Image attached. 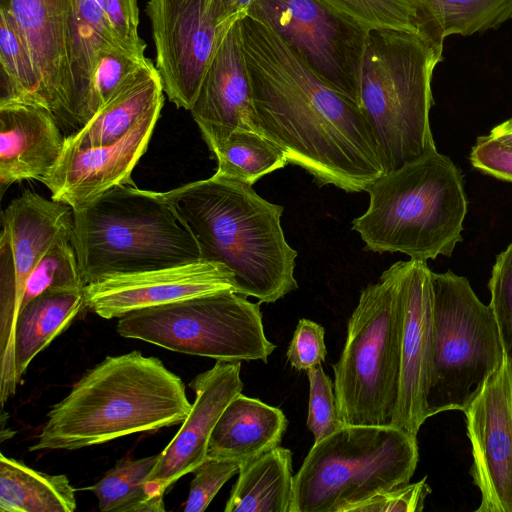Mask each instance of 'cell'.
Returning <instances> with one entry per match:
<instances>
[{
	"instance_id": "obj_1",
	"label": "cell",
	"mask_w": 512,
	"mask_h": 512,
	"mask_svg": "<svg viewBox=\"0 0 512 512\" xmlns=\"http://www.w3.org/2000/svg\"><path fill=\"white\" fill-rule=\"evenodd\" d=\"M239 27L261 134L319 186L365 191L384 168L359 106L325 83L266 22L247 15Z\"/></svg>"
},
{
	"instance_id": "obj_2",
	"label": "cell",
	"mask_w": 512,
	"mask_h": 512,
	"mask_svg": "<svg viewBox=\"0 0 512 512\" xmlns=\"http://www.w3.org/2000/svg\"><path fill=\"white\" fill-rule=\"evenodd\" d=\"M163 195L194 237L201 260L229 268L238 294L274 303L298 288L297 251L284 236L282 206L216 173Z\"/></svg>"
},
{
	"instance_id": "obj_3",
	"label": "cell",
	"mask_w": 512,
	"mask_h": 512,
	"mask_svg": "<svg viewBox=\"0 0 512 512\" xmlns=\"http://www.w3.org/2000/svg\"><path fill=\"white\" fill-rule=\"evenodd\" d=\"M192 404L163 362L140 351L107 356L47 415L30 451L76 450L182 423Z\"/></svg>"
},
{
	"instance_id": "obj_4",
	"label": "cell",
	"mask_w": 512,
	"mask_h": 512,
	"mask_svg": "<svg viewBox=\"0 0 512 512\" xmlns=\"http://www.w3.org/2000/svg\"><path fill=\"white\" fill-rule=\"evenodd\" d=\"M365 191L368 208L352 221L365 250L427 261L451 256L463 240V176L447 156L435 151L382 174Z\"/></svg>"
},
{
	"instance_id": "obj_5",
	"label": "cell",
	"mask_w": 512,
	"mask_h": 512,
	"mask_svg": "<svg viewBox=\"0 0 512 512\" xmlns=\"http://www.w3.org/2000/svg\"><path fill=\"white\" fill-rule=\"evenodd\" d=\"M443 45L414 32L367 33L359 108L370 126L384 173L436 150L430 128L431 82Z\"/></svg>"
},
{
	"instance_id": "obj_6",
	"label": "cell",
	"mask_w": 512,
	"mask_h": 512,
	"mask_svg": "<svg viewBox=\"0 0 512 512\" xmlns=\"http://www.w3.org/2000/svg\"><path fill=\"white\" fill-rule=\"evenodd\" d=\"M73 211L71 243L85 286L108 275L201 260L163 192L120 185Z\"/></svg>"
},
{
	"instance_id": "obj_7",
	"label": "cell",
	"mask_w": 512,
	"mask_h": 512,
	"mask_svg": "<svg viewBox=\"0 0 512 512\" xmlns=\"http://www.w3.org/2000/svg\"><path fill=\"white\" fill-rule=\"evenodd\" d=\"M418 460L417 437L396 426L344 424L308 452L294 475L290 512H348L409 483Z\"/></svg>"
},
{
	"instance_id": "obj_8",
	"label": "cell",
	"mask_w": 512,
	"mask_h": 512,
	"mask_svg": "<svg viewBox=\"0 0 512 512\" xmlns=\"http://www.w3.org/2000/svg\"><path fill=\"white\" fill-rule=\"evenodd\" d=\"M402 307L394 264L362 289L333 364L334 391L344 424L391 426L400 383Z\"/></svg>"
},
{
	"instance_id": "obj_9",
	"label": "cell",
	"mask_w": 512,
	"mask_h": 512,
	"mask_svg": "<svg viewBox=\"0 0 512 512\" xmlns=\"http://www.w3.org/2000/svg\"><path fill=\"white\" fill-rule=\"evenodd\" d=\"M434 313V364L427 416L464 411L505 356L491 307L475 294L467 278L451 271L431 274Z\"/></svg>"
},
{
	"instance_id": "obj_10",
	"label": "cell",
	"mask_w": 512,
	"mask_h": 512,
	"mask_svg": "<svg viewBox=\"0 0 512 512\" xmlns=\"http://www.w3.org/2000/svg\"><path fill=\"white\" fill-rule=\"evenodd\" d=\"M259 304L219 292L132 311L119 318L116 330L178 353L267 363L276 345L265 335Z\"/></svg>"
},
{
	"instance_id": "obj_11",
	"label": "cell",
	"mask_w": 512,
	"mask_h": 512,
	"mask_svg": "<svg viewBox=\"0 0 512 512\" xmlns=\"http://www.w3.org/2000/svg\"><path fill=\"white\" fill-rule=\"evenodd\" d=\"M73 209L29 190L2 211L0 237V400L16 392L15 327L26 281L56 241L71 238Z\"/></svg>"
},
{
	"instance_id": "obj_12",
	"label": "cell",
	"mask_w": 512,
	"mask_h": 512,
	"mask_svg": "<svg viewBox=\"0 0 512 512\" xmlns=\"http://www.w3.org/2000/svg\"><path fill=\"white\" fill-rule=\"evenodd\" d=\"M146 13L164 93L190 110L220 40L238 20L228 17L224 0H149Z\"/></svg>"
},
{
	"instance_id": "obj_13",
	"label": "cell",
	"mask_w": 512,
	"mask_h": 512,
	"mask_svg": "<svg viewBox=\"0 0 512 512\" xmlns=\"http://www.w3.org/2000/svg\"><path fill=\"white\" fill-rule=\"evenodd\" d=\"M247 15L269 24L325 83L359 106L367 33L315 0H254Z\"/></svg>"
},
{
	"instance_id": "obj_14",
	"label": "cell",
	"mask_w": 512,
	"mask_h": 512,
	"mask_svg": "<svg viewBox=\"0 0 512 512\" xmlns=\"http://www.w3.org/2000/svg\"><path fill=\"white\" fill-rule=\"evenodd\" d=\"M402 307L400 383L392 426L417 437L428 419L427 396L434 364L432 271L427 261L394 263Z\"/></svg>"
},
{
	"instance_id": "obj_15",
	"label": "cell",
	"mask_w": 512,
	"mask_h": 512,
	"mask_svg": "<svg viewBox=\"0 0 512 512\" xmlns=\"http://www.w3.org/2000/svg\"><path fill=\"white\" fill-rule=\"evenodd\" d=\"M463 412L473 457L470 474L481 492L476 512H512V361L506 353Z\"/></svg>"
},
{
	"instance_id": "obj_16",
	"label": "cell",
	"mask_w": 512,
	"mask_h": 512,
	"mask_svg": "<svg viewBox=\"0 0 512 512\" xmlns=\"http://www.w3.org/2000/svg\"><path fill=\"white\" fill-rule=\"evenodd\" d=\"M236 291L233 273L218 262L198 260L171 267L108 275L84 287L86 307L102 318L180 300Z\"/></svg>"
},
{
	"instance_id": "obj_17",
	"label": "cell",
	"mask_w": 512,
	"mask_h": 512,
	"mask_svg": "<svg viewBox=\"0 0 512 512\" xmlns=\"http://www.w3.org/2000/svg\"><path fill=\"white\" fill-rule=\"evenodd\" d=\"M161 109L151 111L112 144L86 149L64 145L40 181L51 199L78 210L116 186L133 185L132 171L147 150Z\"/></svg>"
},
{
	"instance_id": "obj_18",
	"label": "cell",
	"mask_w": 512,
	"mask_h": 512,
	"mask_svg": "<svg viewBox=\"0 0 512 512\" xmlns=\"http://www.w3.org/2000/svg\"><path fill=\"white\" fill-rule=\"evenodd\" d=\"M241 362L216 361L198 374L189 386L196 394L181 428L160 452L148 480L161 491L192 473L206 458L211 433L230 401L243 390Z\"/></svg>"
},
{
	"instance_id": "obj_19",
	"label": "cell",
	"mask_w": 512,
	"mask_h": 512,
	"mask_svg": "<svg viewBox=\"0 0 512 512\" xmlns=\"http://www.w3.org/2000/svg\"><path fill=\"white\" fill-rule=\"evenodd\" d=\"M54 114L21 102L0 103V183L4 189L41 179L59 159L65 144Z\"/></svg>"
},
{
	"instance_id": "obj_20",
	"label": "cell",
	"mask_w": 512,
	"mask_h": 512,
	"mask_svg": "<svg viewBox=\"0 0 512 512\" xmlns=\"http://www.w3.org/2000/svg\"><path fill=\"white\" fill-rule=\"evenodd\" d=\"M194 121L261 133L242 49L239 20L223 35L189 110Z\"/></svg>"
},
{
	"instance_id": "obj_21",
	"label": "cell",
	"mask_w": 512,
	"mask_h": 512,
	"mask_svg": "<svg viewBox=\"0 0 512 512\" xmlns=\"http://www.w3.org/2000/svg\"><path fill=\"white\" fill-rule=\"evenodd\" d=\"M40 80L44 108L59 120L66 80V42L71 0H9Z\"/></svg>"
},
{
	"instance_id": "obj_22",
	"label": "cell",
	"mask_w": 512,
	"mask_h": 512,
	"mask_svg": "<svg viewBox=\"0 0 512 512\" xmlns=\"http://www.w3.org/2000/svg\"><path fill=\"white\" fill-rule=\"evenodd\" d=\"M71 1L64 99L58 123L61 128L79 130L83 127L91 77L100 51L108 47L129 49L95 0Z\"/></svg>"
},
{
	"instance_id": "obj_23",
	"label": "cell",
	"mask_w": 512,
	"mask_h": 512,
	"mask_svg": "<svg viewBox=\"0 0 512 512\" xmlns=\"http://www.w3.org/2000/svg\"><path fill=\"white\" fill-rule=\"evenodd\" d=\"M287 424L279 408L240 393L218 419L208 442L207 457L242 465L279 446Z\"/></svg>"
},
{
	"instance_id": "obj_24",
	"label": "cell",
	"mask_w": 512,
	"mask_h": 512,
	"mask_svg": "<svg viewBox=\"0 0 512 512\" xmlns=\"http://www.w3.org/2000/svg\"><path fill=\"white\" fill-rule=\"evenodd\" d=\"M163 85L149 60L130 75L78 131L65 138V146L81 149L109 145L125 136L143 117L163 106Z\"/></svg>"
},
{
	"instance_id": "obj_25",
	"label": "cell",
	"mask_w": 512,
	"mask_h": 512,
	"mask_svg": "<svg viewBox=\"0 0 512 512\" xmlns=\"http://www.w3.org/2000/svg\"><path fill=\"white\" fill-rule=\"evenodd\" d=\"M292 452L280 445L243 463L225 512H290Z\"/></svg>"
},
{
	"instance_id": "obj_26",
	"label": "cell",
	"mask_w": 512,
	"mask_h": 512,
	"mask_svg": "<svg viewBox=\"0 0 512 512\" xmlns=\"http://www.w3.org/2000/svg\"><path fill=\"white\" fill-rule=\"evenodd\" d=\"M86 307L83 290H52L25 304L18 315L14 354L20 382L31 361Z\"/></svg>"
},
{
	"instance_id": "obj_27",
	"label": "cell",
	"mask_w": 512,
	"mask_h": 512,
	"mask_svg": "<svg viewBox=\"0 0 512 512\" xmlns=\"http://www.w3.org/2000/svg\"><path fill=\"white\" fill-rule=\"evenodd\" d=\"M197 126L218 162V175L253 186L288 164L281 149L261 133L206 123Z\"/></svg>"
},
{
	"instance_id": "obj_28",
	"label": "cell",
	"mask_w": 512,
	"mask_h": 512,
	"mask_svg": "<svg viewBox=\"0 0 512 512\" xmlns=\"http://www.w3.org/2000/svg\"><path fill=\"white\" fill-rule=\"evenodd\" d=\"M75 490L64 474L50 475L0 454L1 512H73Z\"/></svg>"
},
{
	"instance_id": "obj_29",
	"label": "cell",
	"mask_w": 512,
	"mask_h": 512,
	"mask_svg": "<svg viewBox=\"0 0 512 512\" xmlns=\"http://www.w3.org/2000/svg\"><path fill=\"white\" fill-rule=\"evenodd\" d=\"M365 33L393 29L421 34L444 45L440 25L418 0H315Z\"/></svg>"
},
{
	"instance_id": "obj_30",
	"label": "cell",
	"mask_w": 512,
	"mask_h": 512,
	"mask_svg": "<svg viewBox=\"0 0 512 512\" xmlns=\"http://www.w3.org/2000/svg\"><path fill=\"white\" fill-rule=\"evenodd\" d=\"M160 453L139 459L124 458L94 485L102 512H164V492L148 480Z\"/></svg>"
},
{
	"instance_id": "obj_31",
	"label": "cell",
	"mask_w": 512,
	"mask_h": 512,
	"mask_svg": "<svg viewBox=\"0 0 512 512\" xmlns=\"http://www.w3.org/2000/svg\"><path fill=\"white\" fill-rule=\"evenodd\" d=\"M0 103L43 106L40 80L28 46L12 13L0 8Z\"/></svg>"
},
{
	"instance_id": "obj_32",
	"label": "cell",
	"mask_w": 512,
	"mask_h": 512,
	"mask_svg": "<svg viewBox=\"0 0 512 512\" xmlns=\"http://www.w3.org/2000/svg\"><path fill=\"white\" fill-rule=\"evenodd\" d=\"M435 18L444 38L468 36L512 19V0H418Z\"/></svg>"
},
{
	"instance_id": "obj_33",
	"label": "cell",
	"mask_w": 512,
	"mask_h": 512,
	"mask_svg": "<svg viewBox=\"0 0 512 512\" xmlns=\"http://www.w3.org/2000/svg\"><path fill=\"white\" fill-rule=\"evenodd\" d=\"M84 287L71 238H63L49 247L29 275L21 308L44 292Z\"/></svg>"
},
{
	"instance_id": "obj_34",
	"label": "cell",
	"mask_w": 512,
	"mask_h": 512,
	"mask_svg": "<svg viewBox=\"0 0 512 512\" xmlns=\"http://www.w3.org/2000/svg\"><path fill=\"white\" fill-rule=\"evenodd\" d=\"M149 60L124 47L102 49L91 77L83 126L109 100L119 86Z\"/></svg>"
},
{
	"instance_id": "obj_35",
	"label": "cell",
	"mask_w": 512,
	"mask_h": 512,
	"mask_svg": "<svg viewBox=\"0 0 512 512\" xmlns=\"http://www.w3.org/2000/svg\"><path fill=\"white\" fill-rule=\"evenodd\" d=\"M309 405L307 427L313 433L314 443L340 429L344 423L338 414L334 384L321 364L307 370Z\"/></svg>"
},
{
	"instance_id": "obj_36",
	"label": "cell",
	"mask_w": 512,
	"mask_h": 512,
	"mask_svg": "<svg viewBox=\"0 0 512 512\" xmlns=\"http://www.w3.org/2000/svg\"><path fill=\"white\" fill-rule=\"evenodd\" d=\"M489 306L496 319L504 351L512 361V242L497 257L488 284Z\"/></svg>"
},
{
	"instance_id": "obj_37",
	"label": "cell",
	"mask_w": 512,
	"mask_h": 512,
	"mask_svg": "<svg viewBox=\"0 0 512 512\" xmlns=\"http://www.w3.org/2000/svg\"><path fill=\"white\" fill-rule=\"evenodd\" d=\"M240 463L231 460L207 457L192 472L185 512L204 511L222 486L240 470Z\"/></svg>"
},
{
	"instance_id": "obj_38",
	"label": "cell",
	"mask_w": 512,
	"mask_h": 512,
	"mask_svg": "<svg viewBox=\"0 0 512 512\" xmlns=\"http://www.w3.org/2000/svg\"><path fill=\"white\" fill-rule=\"evenodd\" d=\"M426 478L382 491L353 505L348 512H421L432 492Z\"/></svg>"
},
{
	"instance_id": "obj_39",
	"label": "cell",
	"mask_w": 512,
	"mask_h": 512,
	"mask_svg": "<svg viewBox=\"0 0 512 512\" xmlns=\"http://www.w3.org/2000/svg\"><path fill=\"white\" fill-rule=\"evenodd\" d=\"M286 356L296 370L307 371L324 362L327 356L324 327L315 321L300 319Z\"/></svg>"
},
{
	"instance_id": "obj_40",
	"label": "cell",
	"mask_w": 512,
	"mask_h": 512,
	"mask_svg": "<svg viewBox=\"0 0 512 512\" xmlns=\"http://www.w3.org/2000/svg\"><path fill=\"white\" fill-rule=\"evenodd\" d=\"M107 16L118 37L132 52L145 56L146 43L138 33L137 0H95Z\"/></svg>"
},
{
	"instance_id": "obj_41",
	"label": "cell",
	"mask_w": 512,
	"mask_h": 512,
	"mask_svg": "<svg viewBox=\"0 0 512 512\" xmlns=\"http://www.w3.org/2000/svg\"><path fill=\"white\" fill-rule=\"evenodd\" d=\"M472 166L484 174L512 182V147L490 135L478 137L470 153Z\"/></svg>"
},
{
	"instance_id": "obj_42",
	"label": "cell",
	"mask_w": 512,
	"mask_h": 512,
	"mask_svg": "<svg viewBox=\"0 0 512 512\" xmlns=\"http://www.w3.org/2000/svg\"><path fill=\"white\" fill-rule=\"evenodd\" d=\"M254 0H224L226 13L229 18L240 20L247 16L248 9Z\"/></svg>"
},
{
	"instance_id": "obj_43",
	"label": "cell",
	"mask_w": 512,
	"mask_h": 512,
	"mask_svg": "<svg viewBox=\"0 0 512 512\" xmlns=\"http://www.w3.org/2000/svg\"><path fill=\"white\" fill-rule=\"evenodd\" d=\"M489 135L503 145L512 147V118L495 126Z\"/></svg>"
}]
</instances>
